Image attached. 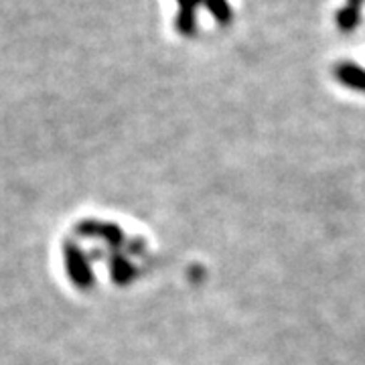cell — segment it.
Here are the masks:
<instances>
[{
    "label": "cell",
    "mask_w": 365,
    "mask_h": 365,
    "mask_svg": "<svg viewBox=\"0 0 365 365\" xmlns=\"http://www.w3.org/2000/svg\"><path fill=\"white\" fill-rule=\"evenodd\" d=\"M158 260L155 235L136 220L110 211H86L71 217L53 250L59 282L81 299L132 292L153 278Z\"/></svg>",
    "instance_id": "cell-1"
},
{
    "label": "cell",
    "mask_w": 365,
    "mask_h": 365,
    "mask_svg": "<svg viewBox=\"0 0 365 365\" xmlns=\"http://www.w3.org/2000/svg\"><path fill=\"white\" fill-rule=\"evenodd\" d=\"M335 78L339 79L345 88H351L355 91H364L365 93V69L351 61H341L335 67Z\"/></svg>",
    "instance_id": "cell-2"
},
{
    "label": "cell",
    "mask_w": 365,
    "mask_h": 365,
    "mask_svg": "<svg viewBox=\"0 0 365 365\" xmlns=\"http://www.w3.org/2000/svg\"><path fill=\"white\" fill-rule=\"evenodd\" d=\"M335 23L343 33H353L357 26L361 25V9H355L349 4H343L335 13Z\"/></svg>",
    "instance_id": "cell-3"
}]
</instances>
